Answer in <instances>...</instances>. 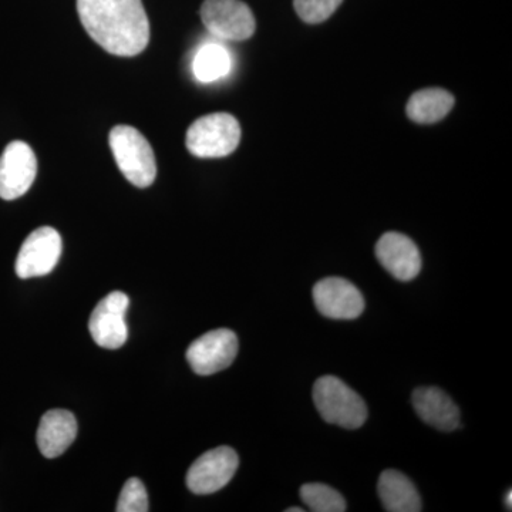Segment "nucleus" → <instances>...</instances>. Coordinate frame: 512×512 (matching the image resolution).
<instances>
[{
    "mask_svg": "<svg viewBox=\"0 0 512 512\" xmlns=\"http://www.w3.org/2000/svg\"><path fill=\"white\" fill-rule=\"evenodd\" d=\"M83 28L110 55H140L150 42V22L141 0H77Z\"/></svg>",
    "mask_w": 512,
    "mask_h": 512,
    "instance_id": "nucleus-1",
    "label": "nucleus"
},
{
    "mask_svg": "<svg viewBox=\"0 0 512 512\" xmlns=\"http://www.w3.org/2000/svg\"><path fill=\"white\" fill-rule=\"evenodd\" d=\"M110 148L121 173L138 188L156 181L157 164L147 138L130 126H117L110 131Z\"/></svg>",
    "mask_w": 512,
    "mask_h": 512,
    "instance_id": "nucleus-2",
    "label": "nucleus"
},
{
    "mask_svg": "<svg viewBox=\"0 0 512 512\" xmlns=\"http://www.w3.org/2000/svg\"><path fill=\"white\" fill-rule=\"evenodd\" d=\"M313 402L326 423L343 429H359L367 419L365 400L335 376H323L316 380Z\"/></svg>",
    "mask_w": 512,
    "mask_h": 512,
    "instance_id": "nucleus-3",
    "label": "nucleus"
},
{
    "mask_svg": "<svg viewBox=\"0 0 512 512\" xmlns=\"http://www.w3.org/2000/svg\"><path fill=\"white\" fill-rule=\"evenodd\" d=\"M241 141V126L227 113L208 114L191 124L185 137L188 151L200 158H221L234 153Z\"/></svg>",
    "mask_w": 512,
    "mask_h": 512,
    "instance_id": "nucleus-4",
    "label": "nucleus"
},
{
    "mask_svg": "<svg viewBox=\"0 0 512 512\" xmlns=\"http://www.w3.org/2000/svg\"><path fill=\"white\" fill-rule=\"evenodd\" d=\"M200 13L205 29L218 39L242 42L255 33L254 13L241 0H205Z\"/></svg>",
    "mask_w": 512,
    "mask_h": 512,
    "instance_id": "nucleus-5",
    "label": "nucleus"
},
{
    "mask_svg": "<svg viewBox=\"0 0 512 512\" xmlns=\"http://www.w3.org/2000/svg\"><path fill=\"white\" fill-rule=\"evenodd\" d=\"M238 466V454L231 447L207 451L188 470V490L198 495L217 493L234 478Z\"/></svg>",
    "mask_w": 512,
    "mask_h": 512,
    "instance_id": "nucleus-6",
    "label": "nucleus"
},
{
    "mask_svg": "<svg viewBox=\"0 0 512 512\" xmlns=\"http://www.w3.org/2000/svg\"><path fill=\"white\" fill-rule=\"evenodd\" d=\"M62 237L52 227L37 228L23 242L16 258V275L20 279L39 278L56 268L62 255Z\"/></svg>",
    "mask_w": 512,
    "mask_h": 512,
    "instance_id": "nucleus-7",
    "label": "nucleus"
},
{
    "mask_svg": "<svg viewBox=\"0 0 512 512\" xmlns=\"http://www.w3.org/2000/svg\"><path fill=\"white\" fill-rule=\"evenodd\" d=\"M237 353V335L229 329H217L191 343L187 360L197 375L210 376L231 366Z\"/></svg>",
    "mask_w": 512,
    "mask_h": 512,
    "instance_id": "nucleus-8",
    "label": "nucleus"
},
{
    "mask_svg": "<svg viewBox=\"0 0 512 512\" xmlns=\"http://www.w3.org/2000/svg\"><path fill=\"white\" fill-rule=\"evenodd\" d=\"M37 160L25 141H13L0 156V198L18 200L35 183Z\"/></svg>",
    "mask_w": 512,
    "mask_h": 512,
    "instance_id": "nucleus-9",
    "label": "nucleus"
},
{
    "mask_svg": "<svg viewBox=\"0 0 512 512\" xmlns=\"http://www.w3.org/2000/svg\"><path fill=\"white\" fill-rule=\"evenodd\" d=\"M130 299L124 292L114 291L94 308L89 329L100 348L119 349L126 343L128 329L126 312Z\"/></svg>",
    "mask_w": 512,
    "mask_h": 512,
    "instance_id": "nucleus-10",
    "label": "nucleus"
},
{
    "mask_svg": "<svg viewBox=\"0 0 512 512\" xmlns=\"http://www.w3.org/2000/svg\"><path fill=\"white\" fill-rule=\"evenodd\" d=\"M313 302L330 319H356L365 311V299L352 282L343 278H325L313 286Z\"/></svg>",
    "mask_w": 512,
    "mask_h": 512,
    "instance_id": "nucleus-11",
    "label": "nucleus"
},
{
    "mask_svg": "<svg viewBox=\"0 0 512 512\" xmlns=\"http://www.w3.org/2000/svg\"><path fill=\"white\" fill-rule=\"evenodd\" d=\"M383 268L399 281H412L420 274L421 256L416 244L399 232H387L376 245Z\"/></svg>",
    "mask_w": 512,
    "mask_h": 512,
    "instance_id": "nucleus-12",
    "label": "nucleus"
},
{
    "mask_svg": "<svg viewBox=\"0 0 512 512\" xmlns=\"http://www.w3.org/2000/svg\"><path fill=\"white\" fill-rule=\"evenodd\" d=\"M413 407L420 419L434 429L451 431L460 426V410L439 387L414 390Z\"/></svg>",
    "mask_w": 512,
    "mask_h": 512,
    "instance_id": "nucleus-13",
    "label": "nucleus"
},
{
    "mask_svg": "<svg viewBox=\"0 0 512 512\" xmlns=\"http://www.w3.org/2000/svg\"><path fill=\"white\" fill-rule=\"evenodd\" d=\"M77 436L76 417L67 410H50L40 420L36 443L46 458L62 456Z\"/></svg>",
    "mask_w": 512,
    "mask_h": 512,
    "instance_id": "nucleus-14",
    "label": "nucleus"
},
{
    "mask_svg": "<svg viewBox=\"0 0 512 512\" xmlns=\"http://www.w3.org/2000/svg\"><path fill=\"white\" fill-rule=\"evenodd\" d=\"M380 501L389 512H419L421 498L416 487L403 473L396 470L383 471L377 484Z\"/></svg>",
    "mask_w": 512,
    "mask_h": 512,
    "instance_id": "nucleus-15",
    "label": "nucleus"
},
{
    "mask_svg": "<svg viewBox=\"0 0 512 512\" xmlns=\"http://www.w3.org/2000/svg\"><path fill=\"white\" fill-rule=\"evenodd\" d=\"M453 106V94L446 90H420L410 97L409 103H407V116L419 124H433L444 119Z\"/></svg>",
    "mask_w": 512,
    "mask_h": 512,
    "instance_id": "nucleus-16",
    "label": "nucleus"
},
{
    "mask_svg": "<svg viewBox=\"0 0 512 512\" xmlns=\"http://www.w3.org/2000/svg\"><path fill=\"white\" fill-rule=\"evenodd\" d=\"M231 66V55L224 46L218 43H207L195 55L192 70L198 82L214 83L227 76Z\"/></svg>",
    "mask_w": 512,
    "mask_h": 512,
    "instance_id": "nucleus-17",
    "label": "nucleus"
},
{
    "mask_svg": "<svg viewBox=\"0 0 512 512\" xmlns=\"http://www.w3.org/2000/svg\"><path fill=\"white\" fill-rule=\"evenodd\" d=\"M301 498L309 510L315 512H343L348 510L345 498L335 488L326 484L302 485Z\"/></svg>",
    "mask_w": 512,
    "mask_h": 512,
    "instance_id": "nucleus-18",
    "label": "nucleus"
},
{
    "mask_svg": "<svg viewBox=\"0 0 512 512\" xmlns=\"http://www.w3.org/2000/svg\"><path fill=\"white\" fill-rule=\"evenodd\" d=\"M343 0H293L296 13L303 22L318 25L328 20Z\"/></svg>",
    "mask_w": 512,
    "mask_h": 512,
    "instance_id": "nucleus-19",
    "label": "nucleus"
},
{
    "mask_svg": "<svg viewBox=\"0 0 512 512\" xmlns=\"http://www.w3.org/2000/svg\"><path fill=\"white\" fill-rule=\"evenodd\" d=\"M150 510L146 487L138 478H130L121 490L116 511L119 512H147Z\"/></svg>",
    "mask_w": 512,
    "mask_h": 512,
    "instance_id": "nucleus-20",
    "label": "nucleus"
},
{
    "mask_svg": "<svg viewBox=\"0 0 512 512\" xmlns=\"http://www.w3.org/2000/svg\"><path fill=\"white\" fill-rule=\"evenodd\" d=\"M505 505H507L508 510H511L512 507V493L508 491V494L505 495Z\"/></svg>",
    "mask_w": 512,
    "mask_h": 512,
    "instance_id": "nucleus-21",
    "label": "nucleus"
},
{
    "mask_svg": "<svg viewBox=\"0 0 512 512\" xmlns=\"http://www.w3.org/2000/svg\"><path fill=\"white\" fill-rule=\"evenodd\" d=\"M286 512H303V508L292 507V508H288V510H286Z\"/></svg>",
    "mask_w": 512,
    "mask_h": 512,
    "instance_id": "nucleus-22",
    "label": "nucleus"
}]
</instances>
